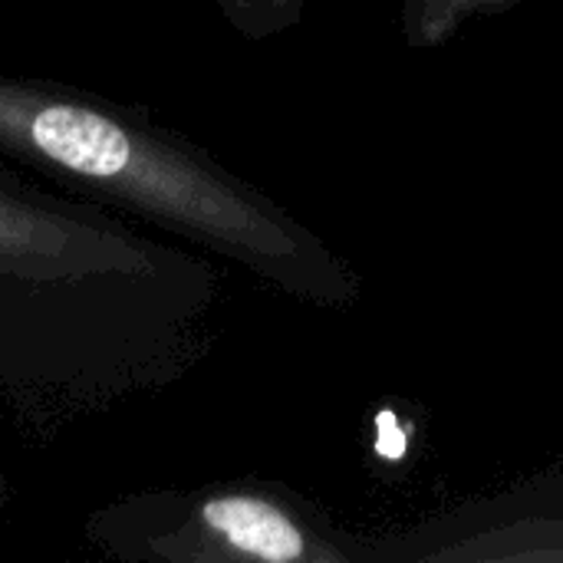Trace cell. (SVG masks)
<instances>
[{
  "instance_id": "1",
  "label": "cell",
  "mask_w": 563,
  "mask_h": 563,
  "mask_svg": "<svg viewBox=\"0 0 563 563\" xmlns=\"http://www.w3.org/2000/svg\"><path fill=\"white\" fill-rule=\"evenodd\" d=\"M201 303L178 247L0 158V409L33 445L178 379Z\"/></svg>"
},
{
  "instance_id": "2",
  "label": "cell",
  "mask_w": 563,
  "mask_h": 563,
  "mask_svg": "<svg viewBox=\"0 0 563 563\" xmlns=\"http://www.w3.org/2000/svg\"><path fill=\"white\" fill-rule=\"evenodd\" d=\"M82 544L122 563L191 561L205 551L287 563L303 558V534L271 501L241 492L181 498L132 492L99 505L82 521Z\"/></svg>"
},
{
  "instance_id": "3",
  "label": "cell",
  "mask_w": 563,
  "mask_h": 563,
  "mask_svg": "<svg viewBox=\"0 0 563 563\" xmlns=\"http://www.w3.org/2000/svg\"><path fill=\"white\" fill-rule=\"evenodd\" d=\"M376 426H379V435H376L379 455L389 459V462L402 459V455H406V445H409V432L396 426V416H393V412H379Z\"/></svg>"
},
{
  "instance_id": "4",
  "label": "cell",
  "mask_w": 563,
  "mask_h": 563,
  "mask_svg": "<svg viewBox=\"0 0 563 563\" xmlns=\"http://www.w3.org/2000/svg\"><path fill=\"white\" fill-rule=\"evenodd\" d=\"M10 501H13V488H10V478H7V472L0 468V515L10 508Z\"/></svg>"
}]
</instances>
